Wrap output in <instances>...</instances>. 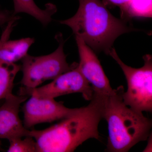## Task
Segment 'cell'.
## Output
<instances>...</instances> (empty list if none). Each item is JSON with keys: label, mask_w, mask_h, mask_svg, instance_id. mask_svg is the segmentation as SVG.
Segmentation results:
<instances>
[{"label": "cell", "mask_w": 152, "mask_h": 152, "mask_svg": "<svg viewBox=\"0 0 152 152\" xmlns=\"http://www.w3.org/2000/svg\"><path fill=\"white\" fill-rule=\"evenodd\" d=\"M14 14L25 13L34 17L44 26L48 25L52 20V16L57 11L56 6L52 3L45 5V8L42 10L34 0H13Z\"/></svg>", "instance_id": "11"}, {"label": "cell", "mask_w": 152, "mask_h": 152, "mask_svg": "<svg viewBox=\"0 0 152 152\" xmlns=\"http://www.w3.org/2000/svg\"><path fill=\"white\" fill-rule=\"evenodd\" d=\"M121 11V18L126 20L134 17L151 18L152 0H130Z\"/></svg>", "instance_id": "13"}, {"label": "cell", "mask_w": 152, "mask_h": 152, "mask_svg": "<svg viewBox=\"0 0 152 152\" xmlns=\"http://www.w3.org/2000/svg\"><path fill=\"white\" fill-rule=\"evenodd\" d=\"M9 22L0 39V64H13L21 60L28 55L31 46L34 42L31 38L9 40L15 22Z\"/></svg>", "instance_id": "10"}, {"label": "cell", "mask_w": 152, "mask_h": 152, "mask_svg": "<svg viewBox=\"0 0 152 152\" xmlns=\"http://www.w3.org/2000/svg\"><path fill=\"white\" fill-rule=\"evenodd\" d=\"M109 55L121 68L127 82L128 89L124 92L123 101L131 109L142 113L152 110V58L151 55L143 56L144 65L134 68L125 64L120 58L114 48Z\"/></svg>", "instance_id": "5"}, {"label": "cell", "mask_w": 152, "mask_h": 152, "mask_svg": "<svg viewBox=\"0 0 152 152\" xmlns=\"http://www.w3.org/2000/svg\"><path fill=\"white\" fill-rule=\"evenodd\" d=\"M148 142L145 149L144 150L143 152H152V134L149 136L148 139Z\"/></svg>", "instance_id": "17"}, {"label": "cell", "mask_w": 152, "mask_h": 152, "mask_svg": "<svg viewBox=\"0 0 152 152\" xmlns=\"http://www.w3.org/2000/svg\"><path fill=\"white\" fill-rule=\"evenodd\" d=\"M78 10L70 18L60 21L72 30L94 51L109 55L115 40L123 34L142 30L114 16L102 0H78Z\"/></svg>", "instance_id": "2"}, {"label": "cell", "mask_w": 152, "mask_h": 152, "mask_svg": "<svg viewBox=\"0 0 152 152\" xmlns=\"http://www.w3.org/2000/svg\"><path fill=\"white\" fill-rule=\"evenodd\" d=\"M55 38L59 45L54 52L39 56L28 54L21 60L20 70L23 72L21 84L23 88H35L44 82L53 80L77 65V63L70 65L67 62L64 50L65 41L62 34L59 33Z\"/></svg>", "instance_id": "4"}, {"label": "cell", "mask_w": 152, "mask_h": 152, "mask_svg": "<svg viewBox=\"0 0 152 152\" xmlns=\"http://www.w3.org/2000/svg\"><path fill=\"white\" fill-rule=\"evenodd\" d=\"M77 66L42 86L33 89L21 87L19 95L34 96L39 99H55L64 95L80 93L86 100L91 101L94 94L92 88L81 73Z\"/></svg>", "instance_id": "6"}, {"label": "cell", "mask_w": 152, "mask_h": 152, "mask_svg": "<svg viewBox=\"0 0 152 152\" xmlns=\"http://www.w3.org/2000/svg\"><path fill=\"white\" fill-rule=\"evenodd\" d=\"M106 96L94 93L90 104L43 130H32L37 152H74L88 139L99 140L98 126L103 119Z\"/></svg>", "instance_id": "1"}, {"label": "cell", "mask_w": 152, "mask_h": 152, "mask_svg": "<svg viewBox=\"0 0 152 152\" xmlns=\"http://www.w3.org/2000/svg\"><path fill=\"white\" fill-rule=\"evenodd\" d=\"M10 146L8 152H37V143L31 136H27L25 139L18 137L9 140Z\"/></svg>", "instance_id": "14"}, {"label": "cell", "mask_w": 152, "mask_h": 152, "mask_svg": "<svg viewBox=\"0 0 152 152\" xmlns=\"http://www.w3.org/2000/svg\"><path fill=\"white\" fill-rule=\"evenodd\" d=\"M102 1L107 7V6L118 7L121 10L126 5L130 0H102Z\"/></svg>", "instance_id": "16"}, {"label": "cell", "mask_w": 152, "mask_h": 152, "mask_svg": "<svg viewBox=\"0 0 152 152\" xmlns=\"http://www.w3.org/2000/svg\"><path fill=\"white\" fill-rule=\"evenodd\" d=\"M19 17L14 14L13 11L0 10V27L12 20H18Z\"/></svg>", "instance_id": "15"}, {"label": "cell", "mask_w": 152, "mask_h": 152, "mask_svg": "<svg viewBox=\"0 0 152 152\" xmlns=\"http://www.w3.org/2000/svg\"><path fill=\"white\" fill-rule=\"evenodd\" d=\"M80 63L77 67L92 88L94 93L103 96L111 94L113 90L95 52L81 38L75 37Z\"/></svg>", "instance_id": "8"}, {"label": "cell", "mask_w": 152, "mask_h": 152, "mask_svg": "<svg viewBox=\"0 0 152 152\" xmlns=\"http://www.w3.org/2000/svg\"><path fill=\"white\" fill-rule=\"evenodd\" d=\"M20 69L15 63L0 64V100L12 94L15 78Z\"/></svg>", "instance_id": "12"}, {"label": "cell", "mask_w": 152, "mask_h": 152, "mask_svg": "<svg viewBox=\"0 0 152 152\" xmlns=\"http://www.w3.org/2000/svg\"><path fill=\"white\" fill-rule=\"evenodd\" d=\"M27 96H16L11 94L5 99L0 107V140H10L15 138L30 136V130L26 129L19 116L21 104ZM1 142L0 141V149Z\"/></svg>", "instance_id": "9"}, {"label": "cell", "mask_w": 152, "mask_h": 152, "mask_svg": "<svg viewBox=\"0 0 152 152\" xmlns=\"http://www.w3.org/2000/svg\"><path fill=\"white\" fill-rule=\"evenodd\" d=\"M124 87L120 86L105 98L103 119L107 122L109 133L107 151H129L151 134V120L124 103Z\"/></svg>", "instance_id": "3"}, {"label": "cell", "mask_w": 152, "mask_h": 152, "mask_svg": "<svg viewBox=\"0 0 152 152\" xmlns=\"http://www.w3.org/2000/svg\"><path fill=\"white\" fill-rule=\"evenodd\" d=\"M30 96L22 108L24 115L23 124L28 129L39 124L51 123L65 118L77 110L66 107L63 103L57 102L55 99Z\"/></svg>", "instance_id": "7"}]
</instances>
